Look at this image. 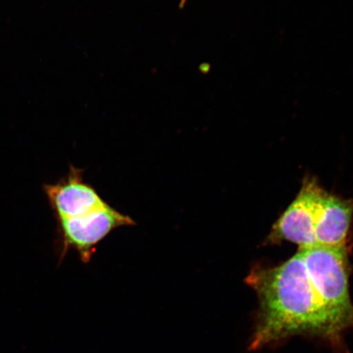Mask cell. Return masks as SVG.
Instances as JSON below:
<instances>
[{"label": "cell", "mask_w": 353, "mask_h": 353, "mask_svg": "<svg viewBox=\"0 0 353 353\" xmlns=\"http://www.w3.org/2000/svg\"><path fill=\"white\" fill-rule=\"evenodd\" d=\"M245 282L259 300L249 350L303 336L320 339L335 353H347L344 334L309 277L300 250L278 266L253 268Z\"/></svg>", "instance_id": "6da1fadb"}, {"label": "cell", "mask_w": 353, "mask_h": 353, "mask_svg": "<svg viewBox=\"0 0 353 353\" xmlns=\"http://www.w3.org/2000/svg\"><path fill=\"white\" fill-rule=\"evenodd\" d=\"M317 292L343 334L353 330V303L350 291L348 247L316 245L299 249Z\"/></svg>", "instance_id": "7a4b0ae2"}, {"label": "cell", "mask_w": 353, "mask_h": 353, "mask_svg": "<svg viewBox=\"0 0 353 353\" xmlns=\"http://www.w3.org/2000/svg\"><path fill=\"white\" fill-rule=\"evenodd\" d=\"M60 263L70 250L77 251L83 263L91 261L97 246L118 228L135 226L129 215L108 205L76 218L56 219Z\"/></svg>", "instance_id": "3957f363"}, {"label": "cell", "mask_w": 353, "mask_h": 353, "mask_svg": "<svg viewBox=\"0 0 353 353\" xmlns=\"http://www.w3.org/2000/svg\"><path fill=\"white\" fill-rule=\"evenodd\" d=\"M324 191L314 176H306L294 201L273 224L268 241L271 244L288 241L299 249L316 245V213Z\"/></svg>", "instance_id": "277c9868"}, {"label": "cell", "mask_w": 353, "mask_h": 353, "mask_svg": "<svg viewBox=\"0 0 353 353\" xmlns=\"http://www.w3.org/2000/svg\"><path fill=\"white\" fill-rule=\"evenodd\" d=\"M85 170L70 165L68 174L43 192L56 219L76 218L105 208L109 204L83 179Z\"/></svg>", "instance_id": "5b68a950"}, {"label": "cell", "mask_w": 353, "mask_h": 353, "mask_svg": "<svg viewBox=\"0 0 353 353\" xmlns=\"http://www.w3.org/2000/svg\"><path fill=\"white\" fill-rule=\"evenodd\" d=\"M353 218V199H345L326 192L317 205L315 236L317 245L347 247Z\"/></svg>", "instance_id": "8992f818"}, {"label": "cell", "mask_w": 353, "mask_h": 353, "mask_svg": "<svg viewBox=\"0 0 353 353\" xmlns=\"http://www.w3.org/2000/svg\"><path fill=\"white\" fill-rule=\"evenodd\" d=\"M188 1V0H180L179 7L181 8H184V6H186Z\"/></svg>", "instance_id": "52a82bcc"}]
</instances>
